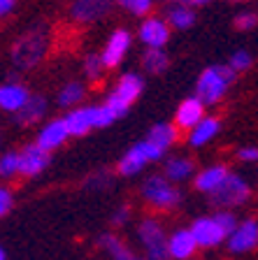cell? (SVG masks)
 I'll list each match as a JSON object with an SVG mask.
<instances>
[{"mask_svg": "<svg viewBox=\"0 0 258 260\" xmlns=\"http://www.w3.org/2000/svg\"><path fill=\"white\" fill-rule=\"evenodd\" d=\"M44 114H47V100L42 95H31L26 107L14 114V121L19 125H33V123H38Z\"/></svg>", "mask_w": 258, "mask_h": 260, "instance_id": "ac0fdd59", "label": "cell"}, {"mask_svg": "<svg viewBox=\"0 0 258 260\" xmlns=\"http://www.w3.org/2000/svg\"><path fill=\"white\" fill-rule=\"evenodd\" d=\"M165 21L172 28H177V30H186V28H191L195 23V12H193V7L184 5V3H175V5L167 7Z\"/></svg>", "mask_w": 258, "mask_h": 260, "instance_id": "ffe728a7", "label": "cell"}, {"mask_svg": "<svg viewBox=\"0 0 258 260\" xmlns=\"http://www.w3.org/2000/svg\"><path fill=\"white\" fill-rule=\"evenodd\" d=\"M112 10V0H72L70 16L75 21L91 23L98 21Z\"/></svg>", "mask_w": 258, "mask_h": 260, "instance_id": "30bf717a", "label": "cell"}, {"mask_svg": "<svg viewBox=\"0 0 258 260\" xmlns=\"http://www.w3.org/2000/svg\"><path fill=\"white\" fill-rule=\"evenodd\" d=\"M47 47H49L47 28L44 26L31 28L12 44V63L19 70H31L47 56Z\"/></svg>", "mask_w": 258, "mask_h": 260, "instance_id": "6da1fadb", "label": "cell"}, {"mask_svg": "<svg viewBox=\"0 0 258 260\" xmlns=\"http://www.w3.org/2000/svg\"><path fill=\"white\" fill-rule=\"evenodd\" d=\"M137 239L149 260H170V237L156 218H145L137 225Z\"/></svg>", "mask_w": 258, "mask_h": 260, "instance_id": "3957f363", "label": "cell"}, {"mask_svg": "<svg viewBox=\"0 0 258 260\" xmlns=\"http://www.w3.org/2000/svg\"><path fill=\"white\" fill-rule=\"evenodd\" d=\"M68 137H70V130H68L65 119H54V121H49V123L38 133L35 144H38L40 149H44V151L51 153L54 149H59Z\"/></svg>", "mask_w": 258, "mask_h": 260, "instance_id": "7c38bea8", "label": "cell"}, {"mask_svg": "<svg viewBox=\"0 0 258 260\" xmlns=\"http://www.w3.org/2000/svg\"><path fill=\"white\" fill-rule=\"evenodd\" d=\"M65 123H68V130H70V135H75V137L86 135V133L93 128L91 114H89V107H84V109H72V112L65 116Z\"/></svg>", "mask_w": 258, "mask_h": 260, "instance_id": "cb8c5ba5", "label": "cell"}, {"mask_svg": "<svg viewBox=\"0 0 258 260\" xmlns=\"http://www.w3.org/2000/svg\"><path fill=\"white\" fill-rule=\"evenodd\" d=\"M0 174H3L5 179L19 174V153L10 151V153H5V156L0 158Z\"/></svg>", "mask_w": 258, "mask_h": 260, "instance_id": "4dcf8cb0", "label": "cell"}, {"mask_svg": "<svg viewBox=\"0 0 258 260\" xmlns=\"http://www.w3.org/2000/svg\"><path fill=\"white\" fill-rule=\"evenodd\" d=\"M170 258L172 260H188L198 249V242H195L191 228H179L170 235Z\"/></svg>", "mask_w": 258, "mask_h": 260, "instance_id": "5bb4252c", "label": "cell"}, {"mask_svg": "<svg viewBox=\"0 0 258 260\" xmlns=\"http://www.w3.org/2000/svg\"><path fill=\"white\" fill-rule=\"evenodd\" d=\"M193 174V160L188 158H170L165 162V177L170 181H186Z\"/></svg>", "mask_w": 258, "mask_h": 260, "instance_id": "484cf974", "label": "cell"}, {"mask_svg": "<svg viewBox=\"0 0 258 260\" xmlns=\"http://www.w3.org/2000/svg\"><path fill=\"white\" fill-rule=\"evenodd\" d=\"M191 233H193V237H195L200 249H214L219 244L228 242V237H231V235L223 230V225L216 221V216L195 218L193 225H191Z\"/></svg>", "mask_w": 258, "mask_h": 260, "instance_id": "52a82bcc", "label": "cell"}, {"mask_svg": "<svg viewBox=\"0 0 258 260\" xmlns=\"http://www.w3.org/2000/svg\"><path fill=\"white\" fill-rule=\"evenodd\" d=\"M231 3H244V0H231Z\"/></svg>", "mask_w": 258, "mask_h": 260, "instance_id": "7bdbcfd3", "label": "cell"}, {"mask_svg": "<svg viewBox=\"0 0 258 260\" xmlns=\"http://www.w3.org/2000/svg\"><path fill=\"white\" fill-rule=\"evenodd\" d=\"M214 216H216V221L223 225V230H226L228 235H233L237 230V225H240V223H237V216L231 214V211H216Z\"/></svg>", "mask_w": 258, "mask_h": 260, "instance_id": "d590c367", "label": "cell"}, {"mask_svg": "<svg viewBox=\"0 0 258 260\" xmlns=\"http://www.w3.org/2000/svg\"><path fill=\"white\" fill-rule=\"evenodd\" d=\"M142 65H145V70L149 75H163L167 70L170 60H167V54L163 49H147L145 56H142Z\"/></svg>", "mask_w": 258, "mask_h": 260, "instance_id": "d4e9b609", "label": "cell"}, {"mask_svg": "<svg viewBox=\"0 0 258 260\" xmlns=\"http://www.w3.org/2000/svg\"><path fill=\"white\" fill-rule=\"evenodd\" d=\"M179 3H184V5H188V7H203V5H207V3H212V0H179Z\"/></svg>", "mask_w": 258, "mask_h": 260, "instance_id": "60d3db41", "label": "cell"}, {"mask_svg": "<svg viewBox=\"0 0 258 260\" xmlns=\"http://www.w3.org/2000/svg\"><path fill=\"white\" fill-rule=\"evenodd\" d=\"M105 107H107L109 112L114 114V119H121V116H126V114H128L130 103H126V100L119 95V93H109V95H107V103H105Z\"/></svg>", "mask_w": 258, "mask_h": 260, "instance_id": "f546056e", "label": "cell"}, {"mask_svg": "<svg viewBox=\"0 0 258 260\" xmlns=\"http://www.w3.org/2000/svg\"><path fill=\"white\" fill-rule=\"evenodd\" d=\"M228 249L231 253H249L258 246V221L256 218H244L240 221L237 230L228 237Z\"/></svg>", "mask_w": 258, "mask_h": 260, "instance_id": "ba28073f", "label": "cell"}, {"mask_svg": "<svg viewBox=\"0 0 258 260\" xmlns=\"http://www.w3.org/2000/svg\"><path fill=\"white\" fill-rule=\"evenodd\" d=\"M203 112H205V105H203L200 98H195V95L186 98V100H182V105L177 107V116H175V121H177L179 128H191L193 130L195 125L205 119Z\"/></svg>", "mask_w": 258, "mask_h": 260, "instance_id": "e0dca14e", "label": "cell"}, {"mask_svg": "<svg viewBox=\"0 0 258 260\" xmlns=\"http://www.w3.org/2000/svg\"><path fill=\"white\" fill-rule=\"evenodd\" d=\"M49 162H51V153L40 149L38 144H28L19 153V174H23V177H38L40 172L47 170Z\"/></svg>", "mask_w": 258, "mask_h": 260, "instance_id": "9c48e42d", "label": "cell"}, {"mask_svg": "<svg viewBox=\"0 0 258 260\" xmlns=\"http://www.w3.org/2000/svg\"><path fill=\"white\" fill-rule=\"evenodd\" d=\"M175 140H177V125H172V123H156L149 130V135H147V142L156 144L163 151L170 144H175Z\"/></svg>", "mask_w": 258, "mask_h": 260, "instance_id": "603a6c76", "label": "cell"}, {"mask_svg": "<svg viewBox=\"0 0 258 260\" xmlns=\"http://www.w3.org/2000/svg\"><path fill=\"white\" fill-rule=\"evenodd\" d=\"M84 86H81L79 81H70V84H65L59 93V105L65 109H72L75 105H79L84 100Z\"/></svg>", "mask_w": 258, "mask_h": 260, "instance_id": "4316f807", "label": "cell"}, {"mask_svg": "<svg viewBox=\"0 0 258 260\" xmlns=\"http://www.w3.org/2000/svg\"><path fill=\"white\" fill-rule=\"evenodd\" d=\"M28 100H31V93H28V88L23 86V84H5V86L0 88V107L5 109V112H21L23 107L28 105Z\"/></svg>", "mask_w": 258, "mask_h": 260, "instance_id": "9a60e30c", "label": "cell"}, {"mask_svg": "<svg viewBox=\"0 0 258 260\" xmlns=\"http://www.w3.org/2000/svg\"><path fill=\"white\" fill-rule=\"evenodd\" d=\"M140 40L149 49H163L170 40V23L165 19H147L140 26Z\"/></svg>", "mask_w": 258, "mask_h": 260, "instance_id": "4fadbf2b", "label": "cell"}, {"mask_svg": "<svg viewBox=\"0 0 258 260\" xmlns=\"http://www.w3.org/2000/svg\"><path fill=\"white\" fill-rule=\"evenodd\" d=\"M86 188L91 190H102V188H109L112 186V177H109V172H105V170H100V172L91 174V177L84 181Z\"/></svg>", "mask_w": 258, "mask_h": 260, "instance_id": "1f68e13d", "label": "cell"}, {"mask_svg": "<svg viewBox=\"0 0 258 260\" xmlns=\"http://www.w3.org/2000/svg\"><path fill=\"white\" fill-rule=\"evenodd\" d=\"M98 244L107 251L112 260H133L135 258V255L130 253L128 244H124L117 235H112V233H102L100 237H98Z\"/></svg>", "mask_w": 258, "mask_h": 260, "instance_id": "7402d4cb", "label": "cell"}, {"mask_svg": "<svg viewBox=\"0 0 258 260\" xmlns=\"http://www.w3.org/2000/svg\"><path fill=\"white\" fill-rule=\"evenodd\" d=\"M251 54L249 51H244V49H240V51H235V54L231 56V60H228V65H231L235 72H244L251 68Z\"/></svg>", "mask_w": 258, "mask_h": 260, "instance_id": "836d02e7", "label": "cell"}, {"mask_svg": "<svg viewBox=\"0 0 258 260\" xmlns=\"http://www.w3.org/2000/svg\"><path fill=\"white\" fill-rule=\"evenodd\" d=\"M121 7H126V10H130L135 16H145L151 12V3L154 0H117Z\"/></svg>", "mask_w": 258, "mask_h": 260, "instance_id": "d6a6232c", "label": "cell"}, {"mask_svg": "<svg viewBox=\"0 0 258 260\" xmlns=\"http://www.w3.org/2000/svg\"><path fill=\"white\" fill-rule=\"evenodd\" d=\"M249 195H251L249 184L244 181L242 177H240V174H233L231 172L226 181H223V184H221L219 188L210 195V202L219 211H228V209H233V207L244 205V202L249 200Z\"/></svg>", "mask_w": 258, "mask_h": 260, "instance_id": "5b68a950", "label": "cell"}, {"mask_svg": "<svg viewBox=\"0 0 258 260\" xmlns=\"http://www.w3.org/2000/svg\"><path fill=\"white\" fill-rule=\"evenodd\" d=\"M102 70H105V63H102V56L98 54H86L84 58V72L89 79H100Z\"/></svg>", "mask_w": 258, "mask_h": 260, "instance_id": "f1b7e54d", "label": "cell"}, {"mask_svg": "<svg viewBox=\"0 0 258 260\" xmlns=\"http://www.w3.org/2000/svg\"><path fill=\"white\" fill-rule=\"evenodd\" d=\"M258 26V16L253 12H242V14L235 16V28L237 30H251Z\"/></svg>", "mask_w": 258, "mask_h": 260, "instance_id": "e575fe53", "label": "cell"}, {"mask_svg": "<svg viewBox=\"0 0 258 260\" xmlns=\"http://www.w3.org/2000/svg\"><path fill=\"white\" fill-rule=\"evenodd\" d=\"M128 218H130V207H119V209L114 211L112 223L114 225H124V223H128Z\"/></svg>", "mask_w": 258, "mask_h": 260, "instance_id": "f35d334b", "label": "cell"}, {"mask_svg": "<svg viewBox=\"0 0 258 260\" xmlns=\"http://www.w3.org/2000/svg\"><path fill=\"white\" fill-rule=\"evenodd\" d=\"M228 174H231V172H228L226 165H210V168L200 170V174H195L193 186L200 190V193L212 195L228 179Z\"/></svg>", "mask_w": 258, "mask_h": 260, "instance_id": "2e32d148", "label": "cell"}, {"mask_svg": "<svg viewBox=\"0 0 258 260\" xmlns=\"http://www.w3.org/2000/svg\"><path fill=\"white\" fill-rule=\"evenodd\" d=\"M89 114H91V123L93 128H107V125H112L114 121V114L109 112L105 105H91L89 107Z\"/></svg>", "mask_w": 258, "mask_h": 260, "instance_id": "83f0119b", "label": "cell"}, {"mask_svg": "<svg viewBox=\"0 0 258 260\" xmlns=\"http://www.w3.org/2000/svg\"><path fill=\"white\" fill-rule=\"evenodd\" d=\"M219 130H221L219 119H203L193 130H191V135H188V144L193 146V149H200V146L207 144V142H210Z\"/></svg>", "mask_w": 258, "mask_h": 260, "instance_id": "44dd1931", "label": "cell"}, {"mask_svg": "<svg viewBox=\"0 0 258 260\" xmlns=\"http://www.w3.org/2000/svg\"><path fill=\"white\" fill-rule=\"evenodd\" d=\"M142 91H145V79H142L140 75H135V72H126V75L119 79L117 88H114V93H119V95L130 105L142 95Z\"/></svg>", "mask_w": 258, "mask_h": 260, "instance_id": "d6986e66", "label": "cell"}, {"mask_svg": "<svg viewBox=\"0 0 258 260\" xmlns=\"http://www.w3.org/2000/svg\"><path fill=\"white\" fill-rule=\"evenodd\" d=\"M130 49V32L126 28H119V30L112 32V38L107 40L105 49H102V63L105 68H117L121 60H124L126 51Z\"/></svg>", "mask_w": 258, "mask_h": 260, "instance_id": "8fae6325", "label": "cell"}, {"mask_svg": "<svg viewBox=\"0 0 258 260\" xmlns=\"http://www.w3.org/2000/svg\"><path fill=\"white\" fill-rule=\"evenodd\" d=\"M237 72L233 70L231 65H212L203 75L198 77V84H195V98L203 100V105H214L219 103L223 93L228 91L233 81H235Z\"/></svg>", "mask_w": 258, "mask_h": 260, "instance_id": "7a4b0ae2", "label": "cell"}, {"mask_svg": "<svg viewBox=\"0 0 258 260\" xmlns=\"http://www.w3.org/2000/svg\"><path fill=\"white\" fill-rule=\"evenodd\" d=\"M0 260H7V251L5 249H0Z\"/></svg>", "mask_w": 258, "mask_h": 260, "instance_id": "b9f144b4", "label": "cell"}, {"mask_svg": "<svg viewBox=\"0 0 258 260\" xmlns=\"http://www.w3.org/2000/svg\"><path fill=\"white\" fill-rule=\"evenodd\" d=\"M163 158V149H158L156 144H151V142H137L135 146H130L128 151L124 153V158L119 160V172L124 174V177H133V174L142 172L145 170L147 162L151 160H158Z\"/></svg>", "mask_w": 258, "mask_h": 260, "instance_id": "8992f818", "label": "cell"}, {"mask_svg": "<svg viewBox=\"0 0 258 260\" xmlns=\"http://www.w3.org/2000/svg\"><path fill=\"white\" fill-rule=\"evenodd\" d=\"M14 5H16V0H0V14L3 16L10 14V12L14 10Z\"/></svg>", "mask_w": 258, "mask_h": 260, "instance_id": "ab89813d", "label": "cell"}, {"mask_svg": "<svg viewBox=\"0 0 258 260\" xmlns=\"http://www.w3.org/2000/svg\"><path fill=\"white\" fill-rule=\"evenodd\" d=\"M237 158L244 162H253V160H258V149L256 146H242V149L237 151Z\"/></svg>", "mask_w": 258, "mask_h": 260, "instance_id": "74e56055", "label": "cell"}, {"mask_svg": "<svg viewBox=\"0 0 258 260\" xmlns=\"http://www.w3.org/2000/svg\"><path fill=\"white\" fill-rule=\"evenodd\" d=\"M14 205V198H12V190L10 188H0V216H7Z\"/></svg>", "mask_w": 258, "mask_h": 260, "instance_id": "8d00e7d4", "label": "cell"}, {"mask_svg": "<svg viewBox=\"0 0 258 260\" xmlns=\"http://www.w3.org/2000/svg\"><path fill=\"white\" fill-rule=\"evenodd\" d=\"M142 198L156 209H172L182 202V190L175 188L165 174H151L142 184Z\"/></svg>", "mask_w": 258, "mask_h": 260, "instance_id": "277c9868", "label": "cell"}, {"mask_svg": "<svg viewBox=\"0 0 258 260\" xmlns=\"http://www.w3.org/2000/svg\"><path fill=\"white\" fill-rule=\"evenodd\" d=\"M133 260H149V258H133Z\"/></svg>", "mask_w": 258, "mask_h": 260, "instance_id": "ee69618b", "label": "cell"}, {"mask_svg": "<svg viewBox=\"0 0 258 260\" xmlns=\"http://www.w3.org/2000/svg\"><path fill=\"white\" fill-rule=\"evenodd\" d=\"M161 3H165V0H161Z\"/></svg>", "mask_w": 258, "mask_h": 260, "instance_id": "f6af8a7d", "label": "cell"}]
</instances>
